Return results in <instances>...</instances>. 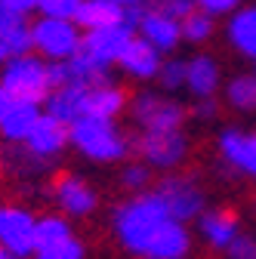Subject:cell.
<instances>
[{"mask_svg": "<svg viewBox=\"0 0 256 259\" xmlns=\"http://www.w3.org/2000/svg\"><path fill=\"white\" fill-rule=\"evenodd\" d=\"M133 148L139 151V157L151 170L161 173H173L182 167V160L188 157V136L182 130H164V133H142Z\"/></svg>", "mask_w": 256, "mask_h": 259, "instance_id": "8", "label": "cell"}, {"mask_svg": "<svg viewBox=\"0 0 256 259\" xmlns=\"http://www.w3.org/2000/svg\"><path fill=\"white\" fill-rule=\"evenodd\" d=\"M157 83L164 93L185 90V59H164L161 71H157Z\"/></svg>", "mask_w": 256, "mask_h": 259, "instance_id": "28", "label": "cell"}, {"mask_svg": "<svg viewBox=\"0 0 256 259\" xmlns=\"http://www.w3.org/2000/svg\"><path fill=\"white\" fill-rule=\"evenodd\" d=\"M0 10H4V0H0Z\"/></svg>", "mask_w": 256, "mask_h": 259, "instance_id": "38", "label": "cell"}, {"mask_svg": "<svg viewBox=\"0 0 256 259\" xmlns=\"http://www.w3.org/2000/svg\"><path fill=\"white\" fill-rule=\"evenodd\" d=\"M10 105H13V99H10V93L0 87V120H4V114L10 111Z\"/></svg>", "mask_w": 256, "mask_h": 259, "instance_id": "35", "label": "cell"}, {"mask_svg": "<svg viewBox=\"0 0 256 259\" xmlns=\"http://www.w3.org/2000/svg\"><path fill=\"white\" fill-rule=\"evenodd\" d=\"M120 185L130 191V194H139V191H148L151 185V167L145 160H133L120 170Z\"/></svg>", "mask_w": 256, "mask_h": 259, "instance_id": "27", "label": "cell"}, {"mask_svg": "<svg viewBox=\"0 0 256 259\" xmlns=\"http://www.w3.org/2000/svg\"><path fill=\"white\" fill-rule=\"evenodd\" d=\"M161 65H164V53L154 50L148 40H142V37L136 34V37L130 40V47L123 50L117 68H120L126 77H133V80H154L157 71H161Z\"/></svg>", "mask_w": 256, "mask_h": 259, "instance_id": "15", "label": "cell"}, {"mask_svg": "<svg viewBox=\"0 0 256 259\" xmlns=\"http://www.w3.org/2000/svg\"><path fill=\"white\" fill-rule=\"evenodd\" d=\"M161 194V201L170 207V213L179 222H198V216L207 210V194L198 185L195 176H185V173H167L154 188Z\"/></svg>", "mask_w": 256, "mask_h": 259, "instance_id": "7", "label": "cell"}, {"mask_svg": "<svg viewBox=\"0 0 256 259\" xmlns=\"http://www.w3.org/2000/svg\"><path fill=\"white\" fill-rule=\"evenodd\" d=\"M71 148L93 164H117L133 151V139L111 117H80L71 123Z\"/></svg>", "mask_w": 256, "mask_h": 259, "instance_id": "2", "label": "cell"}, {"mask_svg": "<svg viewBox=\"0 0 256 259\" xmlns=\"http://www.w3.org/2000/svg\"><path fill=\"white\" fill-rule=\"evenodd\" d=\"M28 151H34L37 157H47V160H59L62 151H65L71 145V126L68 123H62L59 117L47 114L37 120V126L31 130V136L22 142Z\"/></svg>", "mask_w": 256, "mask_h": 259, "instance_id": "14", "label": "cell"}, {"mask_svg": "<svg viewBox=\"0 0 256 259\" xmlns=\"http://www.w3.org/2000/svg\"><path fill=\"white\" fill-rule=\"evenodd\" d=\"M191 114H195L198 120H213V117L219 114L216 96H213V99H195V108H191Z\"/></svg>", "mask_w": 256, "mask_h": 259, "instance_id": "33", "label": "cell"}, {"mask_svg": "<svg viewBox=\"0 0 256 259\" xmlns=\"http://www.w3.org/2000/svg\"><path fill=\"white\" fill-rule=\"evenodd\" d=\"M154 7L157 10H164L167 16H173V19H185L191 10H195V0H154Z\"/></svg>", "mask_w": 256, "mask_h": 259, "instance_id": "32", "label": "cell"}, {"mask_svg": "<svg viewBox=\"0 0 256 259\" xmlns=\"http://www.w3.org/2000/svg\"><path fill=\"white\" fill-rule=\"evenodd\" d=\"M80 7H83V0H40L37 13L50 19H77Z\"/></svg>", "mask_w": 256, "mask_h": 259, "instance_id": "29", "label": "cell"}, {"mask_svg": "<svg viewBox=\"0 0 256 259\" xmlns=\"http://www.w3.org/2000/svg\"><path fill=\"white\" fill-rule=\"evenodd\" d=\"M185 90L195 96V99H213L222 90V71L219 62L207 53H198L185 59Z\"/></svg>", "mask_w": 256, "mask_h": 259, "instance_id": "16", "label": "cell"}, {"mask_svg": "<svg viewBox=\"0 0 256 259\" xmlns=\"http://www.w3.org/2000/svg\"><path fill=\"white\" fill-rule=\"evenodd\" d=\"M31 22L22 13L13 10H0V65H7L16 56L31 53Z\"/></svg>", "mask_w": 256, "mask_h": 259, "instance_id": "17", "label": "cell"}, {"mask_svg": "<svg viewBox=\"0 0 256 259\" xmlns=\"http://www.w3.org/2000/svg\"><path fill=\"white\" fill-rule=\"evenodd\" d=\"M133 120L139 123L142 133H164V130H182L185 123V108L173 99L170 93H139L130 102Z\"/></svg>", "mask_w": 256, "mask_h": 259, "instance_id": "6", "label": "cell"}, {"mask_svg": "<svg viewBox=\"0 0 256 259\" xmlns=\"http://www.w3.org/2000/svg\"><path fill=\"white\" fill-rule=\"evenodd\" d=\"M0 259H16V256H13L10 250H4V247H0Z\"/></svg>", "mask_w": 256, "mask_h": 259, "instance_id": "37", "label": "cell"}, {"mask_svg": "<svg viewBox=\"0 0 256 259\" xmlns=\"http://www.w3.org/2000/svg\"><path fill=\"white\" fill-rule=\"evenodd\" d=\"M114 4L126 7V10H133V7H145V0H114Z\"/></svg>", "mask_w": 256, "mask_h": 259, "instance_id": "36", "label": "cell"}, {"mask_svg": "<svg viewBox=\"0 0 256 259\" xmlns=\"http://www.w3.org/2000/svg\"><path fill=\"white\" fill-rule=\"evenodd\" d=\"M226 40H229V47L235 53H241L244 59L256 62V4L253 7H241L238 13L229 16Z\"/></svg>", "mask_w": 256, "mask_h": 259, "instance_id": "22", "label": "cell"}, {"mask_svg": "<svg viewBox=\"0 0 256 259\" xmlns=\"http://www.w3.org/2000/svg\"><path fill=\"white\" fill-rule=\"evenodd\" d=\"M50 194H53L56 210L65 219H87V216L96 213V207H99V194H96V188L77 173H65V176L53 179Z\"/></svg>", "mask_w": 256, "mask_h": 259, "instance_id": "10", "label": "cell"}, {"mask_svg": "<svg viewBox=\"0 0 256 259\" xmlns=\"http://www.w3.org/2000/svg\"><path fill=\"white\" fill-rule=\"evenodd\" d=\"M136 37V28L130 25H114V28H99V31H83V44H80V53L90 56L96 65L102 68H114L120 62L123 50L130 47V40Z\"/></svg>", "mask_w": 256, "mask_h": 259, "instance_id": "11", "label": "cell"}, {"mask_svg": "<svg viewBox=\"0 0 256 259\" xmlns=\"http://www.w3.org/2000/svg\"><path fill=\"white\" fill-rule=\"evenodd\" d=\"M226 253H229V259H256V238H250V235L241 232Z\"/></svg>", "mask_w": 256, "mask_h": 259, "instance_id": "31", "label": "cell"}, {"mask_svg": "<svg viewBox=\"0 0 256 259\" xmlns=\"http://www.w3.org/2000/svg\"><path fill=\"white\" fill-rule=\"evenodd\" d=\"M87 96H90V87H56L50 96H47V102H44V111L59 117L62 123H77L80 117H87Z\"/></svg>", "mask_w": 256, "mask_h": 259, "instance_id": "21", "label": "cell"}, {"mask_svg": "<svg viewBox=\"0 0 256 259\" xmlns=\"http://www.w3.org/2000/svg\"><path fill=\"white\" fill-rule=\"evenodd\" d=\"M0 87L10 93V99L16 102H47V96L53 93L50 83V62L40 59L37 53H25L10 59L7 65H0Z\"/></svg>", "mask_w": 256, "mask_h": 259, "instance_id": "3", "label": "cell"}, {"mask_svg": "<svg viewBox=\"0 0 256 259\" xmlns=\"http://www.w3.org/2000/svg\"><path fill=\"white\" fill-rule=\"evenodd\" d=\"M40 117H44L40 102H16L13 99L10 111L4 114V120H0V139L7 145H22L31 136V130L37 126Z\"/></svg>", "mask_w": 256, "mask_h": 259, "instance_id": "20", "label": "cell"}, {"mask_svg": "<svg viewBox=\"0 0 256 259\" xmlns=\"http://www.w3.org/2000/svg\"><path fill=\"white\" fill-rule=\"evenodd\" d=\"M195 229H198V238L213 250H229L232 241L241 235L238 216L229 210H204L195 222Z\"/></svg>", "mask_w": 256, "mask_h": 259, "instance_id": "18", "label": "cell"}, {"mask_svg": "<svg viewBox=\"0 0 256 259\" xmlns=\"http://www.w3.org/2000/svg\"><path fill=\"white\" fill-rule=\"evenodd\" d=\"M4 7H7V10H13V13L28 16V13H34V10L40 7V0H4Z\"/></svg>", "mask_w": 256, "mask_h": 259, "instance_id": "34", "label": "cell"}, {"mask_svg": "<svg viewBox=\"0 0 256 259\" xmlns=\"http://www.w3.org/2000/svg\"><path fill=\"white\" fill-rule=\"evenodd\" d=\"M136 34L142 40H148L154 50L161 53H173L179 44H182V22L167 16L164 10H157L154 4L142 10L139 16V25H136Z\"/></svg>", "mask_w": 256, "mask_h": 259, "instance_id": "12", "label": "cell"}, {"mask_svg": "<svg viewBox=\"0 0 256 259\" xmlns=\"http://www.w3.org/2000/svg\"><path fill=\"white\" fill-rule=\"evenodd\" d=\"M111 232L120 250L133 259H185L191 232L179 222L154 188L130 194L111 213Z\"/></svg>", "mask_w": 256, "mask_h": 259, "instance_id": "1", "label": "cell"}, {"mask_svg": "<svg viewBox=\"0 0 256 259\" xmlns=\"http://www.w3.org/2000/svg\"><path fill=\"white\" fill-rule=\"evenodd\" d=\"M213 31H216L213 16L198 10V7L182 19V40H188V44H207L213 37Z\"/></svg>", "mask_w": 256, "mask_h": 259, "instance_id": "26", "label": "cell"}, {"mask_svg": "<svg viewBox=\"0 0 256 259\" xmlns=\"http://www.w3.org/2000/svg\"><path fill=\"white\" fill-rule=\"evenodd\" d=\"M195 4H198V10L210 13L213 19L216 16H232V13L241 10V0H195Z\"/></svg>", "mask_w": 256, "mask_h": 259, "instance_id": "30", "label": "cell"}, {"mask_svg": "<svg viewBox=\"0 0 256 259\" xmlns=\"http://www.w3.org/2000/svg\"><path fill=\"white\" fill-rule=\"evenodd\" d=\"M222 99L235 111H256V71L253 74H235L222 87Z\"/></svg>", "mask_w": 256, "mask_h": 259, "instance_id": "24", "label": "cell"}, {"mask_svg": "<svg viewBox=\"0 0 256 259\" xmlns=\"http://www.w3.org/2000/svg\"><path fill=\"white\" fill-rule=\"evenodd\" d=\"M37 222L40 216L25 204H0V247L16 259H31L37 250Z\"/></svg>", "mask_w": 256, "mask_h": 259, "instance_id": "5", "label": "cell"}, {"mask_svg": "<svg viewBox=\"0 0 256 259\" xmlns=\"http://www.w3.org/2000/svg\"><path fill=\"white\" fill-rule=\"evenodd\" d=\"M31 259H87V247L77 235H65L50 244H37Z\"/></svg>", "mask_w": 256, "mask_h": 259, "instance_id": "25", "label": "cell"}, {"mask_svg": "<svg viewBox=\"0 0 256 259\" xmlns=\"http://www.w3.org/2000/svg\"><path fill=\"white\" fill-rule=\"evenodd\" d=\"M145 7H133L126 10L114 0H83V7L77 13V25L83 31H99V28H114V25H130L136 28L139 25V16H142Z\"/></svg>", "mask_w": 256, "mask_h": 259, "instance_id": "13", "label": "cell"}, {"mask_svg": "<svg viewBox=\"0 0 256 259\" xmlns=\"http://www.w3.org/2000/svg\"><path fill=\"white\" fill-rule=\"evenodd\" d=\"M216 148H219L222 167L229 173L256 179V130H241V126L219 130Z\"/></svg>", "mask_w": 256, "mask_h": 259, "instance_id": "9", "label": "cell"}, {"mask_svg": "<svg viewBox=\"0 0 256 259\" xmlns=\"http://www.w3.org/2000/svg\"><path fill=\"white\" fill-rule=\"evenodd\" d=\"M53 167H56V160L37 157L34 151H28L25 145H7L4 151H0V170H7L19 182H34V179L47 176Z\"/></svg>", "mask_w": 256, "mask_h": 259, "instance_id": "19", "label": "cell"}, {"mask_svg": "<svg viewBox=\"0 0 256 259\" xmlns=\"http://www.w3.org/2000/svg\"><path fill=\"white\" fill-rule=\"evenodd\" d=\"M130 108V96L117 83H102V87H90L87 96V117H111L117 120V114H123Z\"/></svg>", "mask_w": 256, "mask_h": 259, "instance_id": "23", "label": "cell"}, {"mask_svg": "<svg viewBox=\"0 0 256 259\" xmlns=\"http://www.w3.org/2000/svg\"><path fill=\"white\" fill-rule=\"evenodd\" d=\"M83 28L74 19H50L40 16L31 22V47L47 62H68L80 53Z\"/></svg>", "mask_w": 256, "mask_h": 259, "instance_id": "4", "label": "cell"}]
</instances>
